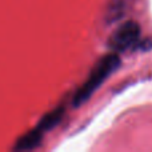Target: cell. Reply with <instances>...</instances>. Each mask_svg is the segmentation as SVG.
<instances>
[{"label":"cell","mask_w":152,"mask_h":152,"mask_svg":"<svg viewBox=\"0 0 152 152\" xmlns=\"http://www.w3.org/2000/svg\"><path fill=\"white\" fill-rule=\"evenodd\" d=\"M120 66V58L116 52L108 53V55L103 56L96 64H95L94 69L91 71L88 79L86 80V83L77 89V92L75 94L72 103L74 107H80L81 104L87 102L91 97V95L102 86V83L108 77L113 71L119 68Z\"/></svg>","instance_id":"obj_1"},{"label":"cell","mask_w":152,"mask_h":152,"mask_svg":"<svg viewBox=\"0 0 152 152\" xmlns=\"http://www.w3.org/2000/svg\"><path fill=\"white\" fill-rule=\"evenodd\" d=\"M140 36V27L136 21H126L119 28L113 31L111 37L108 39V47L115 52H123V51L131 48L136 44Z\"/></svg>","instance_id":"obj_2"},{"label":"cell","mask_w":152,"mask_h":152,"mask_svg":"<svg viewBox=\"0 0 152 152\" xmlns=\"http://www.w3.org/2000/svg\"><path fill=\"white\" fill-rule=\"evenodd\" d=\"M43 134H44V132L40 131L37 127H35L32 131L27 132L26 135H23L21 137H19L12 150L13 151L34 150V148H36L37 145L40 144V142H42V139H43Z\"/></svg>","instance_id":"obj_3"},{"label":"cell","mask_w":152,"mask_h":152,"mask_svg":"<svg viewBox=\"0 0 152 152\" xmlns=\"http://www.w3.org/2000/svg\"><path fill=\"white\" fill-rule=\"evenodd\" d=\"M64 112H66L64 107L63 105H59V107H56L55 110H52L51 112L45 113V115L40 119L39 124H37L36 127L43 132L50 131V129H52L53 127H56L60 123V120L64 116Z\"/></svg>","instance_id":"obj_4"}]
</instances>
